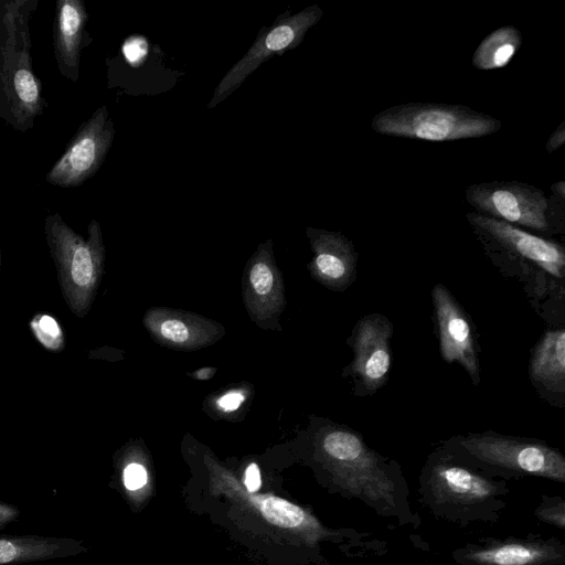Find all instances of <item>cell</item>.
<instances>
[{
    "mask_svg": "<svg viewBox=\"0 0 565 565\" xmlns=\"http://www.w3.org/2000/svg\"><path fill=\"white\" fill-rule=\"evenodd\" d=\"M466 218L486 256L514 280L550 327L565 320V248L512 224L469 212Z\"/></svg>",
    "mask_w": 565,
    "mask_h": 565,
    "instance_id": "cell-1",
    "label": "cell"
},
{
    "mask_svg": "<svg viewBox=\"0 0 565 565\" xmlns=\"http://www.w3.org/2000/svg\"><path fill=\"white\" fill-rule=\"evenodd\" d=\"M36 1H0V117L26 131L46 103L30 55L29 19Z\"/></svg>",
    "mask_w": 565,
    "mask_h": 565,
    "instance_id": "cell-2",
    "label": "cell"
},
{
    "mask_svg": "<svg viewBox=\"0 0 565 565\" xmlns=\"http://www.w3.org/2000/svg\"><path fill=\"white\" fill-rule=\"evenodd\" d=\"M44 233L63 298L72 313L83 318L89 311L103 270L99 223L93 220L88 225V237L84 238L54 213L46 216Z\"/></svg>",
    "mask_w": 565,
    "mask_h": 565,
    "instance_id": "cell-3",
    "label": "cell"
},
{
    "mask_svg": "<svg viewBox=\"0 0 565 565\" xmlns=\"http://www.w3.org/2000/svg\"><path fill=\"white\" fill-rule=\"evenodd\" d=\"M371 127L376 134L391 137L454 141L492 135L502 122L465 105L406 103L376 114Z\"/></svg>",
    "mask_w": 565,
    "mask_h": 565,
    "instance_id": "cell-4",
    "label": "cell"
},
{
    "mask_svg": "<svg viewBox=\"0 0 565 565\" xmlns=\"http://www.w3.org/2000/svg\"><path fill=\"white\" fill-rule=\"evenodd\" d=\"M321 457L335 483L364 500L393 503L395 483L386 459L347 426H329L319 441Z\"/></svg>",
    "mask_w": 565,
    "mask_h": 565,
    "instance_id": "cell-5",
    "label": "cell"
},
{
    "mask_svg": "<svg viewBox=\"0 0 565 565\" xmlns=\"http://www.w3.org/2000/svg\"><path fill=\"white\" fill-rule=\"evenodd\" d=\"M444 443L471 463L562 483L565 481L563 454L537 439L488 430L454 436Z\"/></svg>",
    "mask_w": 565,
    "mask_h": 565,
    "instance_id": "cell-6",
    "label": "cell"
},
{
    "mask_svg": "<svg viewBox=\"0 0 565 565\" xmlns=\"http://www.w3.org/2000/svg\"><path fill=\"white\" fill-rule=\"evenodd\" d=\"M466 200L475 212L554 239L564 232V212L554 196L529 183L493 181L471 184Z\"/></svg>",
    "mask_w": 565,
    "mask_h": 565,
    "instance_id": "cell-7",
    "label": "cell"
},
{
    "mask_svg": "<svg viewBox=\"0 0 565 565\" xmlns=\"http://www.w3.org/2000/svg\"><path fill=\"white\" fill-rule=\"evenodd\" d=\"M210 492L224 497L236 510L252 515L268 529L307 545L326 540L332 533L307 509L271 493L248 492L233 475L214 471Z\"/></svg>",
    "mask_w": 565,
    "mask_h": 565,
    "instance_id": "cell-8",
    "label": "cell"
},
{
    "mask_svg": "<svg viewBox=\"0 0 565 565\" xmlns=\"http://www.w3.org/2000/svg\"><path fill=\"white\" fill-rule=\"evenodd\" d=\"M323 15L322 9L310 6L296 14L285 12L270 26L264 28L247 53L225 74L216 86L209 107L231 95L264 62L273 55L296 49L308 30Z\"/></svg>",
    "mask_w": 565,
    "mask_h": 565,
    "instance_id": "cell-9",
    "label": "cell"
},
{
    "mask_svg": "<svg viewBox=\"0 0 565 565\" xmlns=\"http://www.w3.org/2000/svg\"><path fill=\"white\" fill-rule=\"evenodd\" d=\"M114 136L113 120L107 108L102 106L77 129L45 180L62 188L82 184L100 168Z\"/></svg>",
    "mask_w": 565,
    "mask_h": 565,
    "instance_id": "cell-10",
    "label": "cell"
},
{
    "mask_svg": "<svg viewBox=\"0 0 565 565\" xmlns=\"http://www.w3.org/2000/svg\"><path fill=\"white\" fill-rule=\"evenodd\" d=\"M392 322L381 313L363 316L349 339L353 360L344 376H352L358 396L373 395L387 382L392 366Z\"/></svg>",
    "mask_w": 565,
    "mask_h": 565,
    "instance_id": "cell-11",
    "label": "cell"
},
{
    "mask_svg": "<svg viewBox=\"0 0 565 565\" xmlns=\"http://www.w3.org/2000/svg\"><path fill=\"white\" fill-rule=\"evenodd\" d=\"M426 483L441 503L475 505L495 495L498 484L466 463L460 455L443 443L425 468Z\"/></svg>",
    "mask_w": 565,
    "mask_h": 565,
    "instance_id": "cell-12",
    "label": "cell"
},
{
    "mask_svg": "<svg viewBox=\"0 0 565 565\" xmlns=\"http://www.w3.org/2000/svg\"><path fill=\"white\" fill-rule=\"evenodd\" d=\"M431 298L443 360L449 364L458 363L473 385H479L478 343L469 316L443 284L434 286Z\"/></svg>",
    "mask_w": 565,
    "mask_h": 565,
    "instance_id": "cell-13",
    "label": "cell"
},
{
    "mask_svg": "<svg viewBox=\"0 0 565 565\" xmlns=\"http://www.w3.org/2000/svg\"><path fill=\"white\" fill-rule=\"evenodd\" d=\"M529 376L536 393L546 403L563 408L565 404V328L553 326L544 331L533 348Z\"/></svg>",
    "mask_w": 565,
    "mask_h": 565,
    "instance_id": "cell-14",
    "label": "cell"
},
{
    "mask_svg": "<svg viewBox=\"0 0 565 565\" xmlns=\"http://www.w3.org/2000/svg\"><path fill=\"white\" fill-rule=\"evenodd\" d=\"M87 11L81 0L56 1L54 54L61 74L72 82L79 77V57L86 45Z\"/></svg>",
    "mask_w": 565,
    "mask_h": 565,
    "instance_id": "cell-15",
    "label": "cell"
},
{
    "mask_svg": "<svg viewBox=\"0 0 565 565\" xmlns=\"http://www.w3.org/2000/svg\"><path fill=\"white\" fill-rule=\"evenodd\" d=\"M309 232L316 252L313 266L319 278L334 289H347L356 276L358 253L353 243L338 232Z\"/></svg>",
    "mask_w": 565,
    "mask_h": 565,
    "instance_id": "cell-16",
    "label": "cell"
},
{
    "mask_svg": "<svg viewBox=\"0 0 565 565\" xmlns=\"http://www.w3.org/2000/svg\"><path fill=\"white\" fill-rule=\"evenodd\" d=\"M87 551L74 537L0 535V565H21L68 558Z\"/></svg>",
    "mask_w": 565,
    "mask_h": 565,
    "instance_id": "cell-17",
    "label": "cell"
},
{
    "mask_svg": "<svg viewBox=\"0 0 565 565\" xmlns=\"http://www.w3.org/2000/svg\"><path fill=\"white\" fill-rule=\"evenodd\" d=\"M558 557V551L541 542L509 541L471 550L466 558L477 565H544Z\"/></svg>",
    "mask_w": 565,
    "mask_h": 565,
    "instance_id": "cell-18",
    "label": "cell"
},
{
    "mask_svg": "<svg viewBox=\"0 0 565 565\" xmlns=\"http://www.w3.org/2000/svg\"><path fill=\"white\" fill-rule=\"evenodd\" d=\"M522 44V35L513 25L500 26L489 33L472 55L473 67L491 71L504 67Z\"/></svg>",
    "mask_w": 565,
    "mask_h": 565,
    "instance_id": "cell-19",
    "label": "cell"
},
{
    "mask_svg": "<svg viewBox=\"0 0 565 565\" xmlns=\"http://www.w3.org/2000/svg\"><path fill=\"white\" fill-rule=\"evenodd\" d=\"M35 340L50 352H61L65 348V333L55 317L47 312L35 313L29 322Z\"/></svg>",
    "mask_w": 565,
    "mask_h": 565,
    "instance_id": "cell-20",
    "label": "cell"
},
{
    "mask_svg": "<svg viewBox=\"0 0 565 565\" xmlns=\"http://www.w3.org/2000/svg\"><path fill=\"white\" fill-rule=\"evenodd\" d=\"M122 487L128 497L134 500L137 493L148 483V473L146 468L139 462L127 463L121 471Z\"/></svg>",
    "mask_w": 565,
    "mask_h": 565,
    "instance_id": "cell-21",
    "label": "cell"
},
{
    "mask_svg": "<svg viewBox=\"0 0 565 565\" xmlns=\"http://www.w3.org/2000/svg\"><path fill=\"white\" fill-rule=\"evenodd\" d=\"M249 280L256 294L265 296L269 294L274 285V276L270 267L265 262H256L249 271Z\"/></svg>",
    "mask_w": 565,
    "mask_h": 565,
    "instance_id": "cell-22",
    "label": "cell"
},
{
    "mask_svg": "<svg viewBox=\"0 0 565 565\" xmlns=\"http://www.w3.org/2000/svg\"><path fill=\"white\" fill-rule=\"evenodd\" d=\"M537 516L553 525H556L561 529H564L565 525V511H564V502H550V503H543L537 510H536Z\"/></svg>",
    "mask_w": 565,
    "mask_h": 565,
    "instance_id": "cell-23",
    "label": "cell"
},
{
    "mask_svg": "<svg viewBox=\"0 0 565 565\" xmlns=\"http://www.w3.org/2000/svg\"><path fill=\"white\" fill-rule=\"evenodd\" d=\"M160 333L163 338L173 342H184L189 339L186 326L177 319L163 321L160 326Z\"/></svg>",
    "mask_w": 565,
    "mask_h": 565,
    "instance_id": "cell-24",
    "label": "cell"
},
{
    "mask_svg": "<svg viewBox=\"0 0 565 565\" xmlns=\"http://www.w3.org/2000/svg\"><path fill=\"white\" fill-rule=\"evenodd\" d=\"M242 483L246 491L258 492L262 487V477L257 463L252 462L247 466Z\"/></svg>",
    "mask_w": 565,
    "mask_h": 565,
    "instance_id": "cell-25",
    "label": "cell"
},
{
    "mask_svg": "<svg viewBox=\"0 0 565 565\" xmlns=\"http://www.w3.org/2000/svg\"><path fill=\"white\" fill-rule=\"evenodd\" d=\"M20 516V510L6 502L0 501V529L14 522Z\"/></svg>",
    "mask_w": 565,
    "mask_h": 565,
    "instance_id": "cell-26",
    "label": "cell"
},
{
    "mask_svg": "<svg viewBox=\"0 0 565 565\" xmlns=\"http://www.w3.org/2000/svg\"><path fill=\"white\" fill-rule=\"evenodd\" d=\"M565 142V121H562L558 127L553 131L546 142V151L552 153L562 147Z\"/></svg>",
    "mask_w": 565,
    "mask_h": 565,
    "instance_id": "cell-27",
    "label": "cell"
},
{
    "mask_svg": "<svg viewBox=\"0 0 565 565\" xmlns=\"http://www.w3.org/2000/svg\"><path fill=\"white\" fill-rule=\"evenodd\" d=\"M244 401V395L238 392L228 393L218 398L217 404L225 411L237 409Z\"/></svg>",
    "mask_w": 565,
    "mask_h": 565,
    "instance_id": "cell-28",
    "label": "cell"
},
{
    "mask_svg": "<svg viewBox=\"0 0 565 565\" xmlns=\"http://www.w3.org/2000/svg\"><path fill=\"white\" fill-rule=\"evenodd\" d=\"M215 371V367H202L192 373V376L198 380H207L214 375Z\"/></svg>",
    "mask_w": 565,
    "mask_h": 565,
    "instance_id": "cell-29",
    "label": "cell"
},
{
    "mask_svg": "<svg viewBox=\"0 0 565 565\" xmlns=\"http://www.w3.org/2000/svg\"><path fill=\"white\" fill-rule=\"evenodd\" d=\"M0 268H1V249H0ZM1 270V269H0Z\"/></svg>",
    "mask_w": 565,
    "mask_h": 565,
    "instance_id": "cell-30",
    "label": "cell"
}]
</instances>
